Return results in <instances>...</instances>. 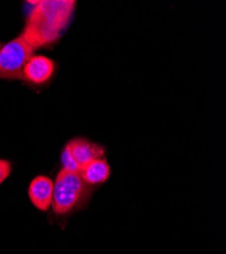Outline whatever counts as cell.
<instances>
[{
  "mask_svg": "<svg viewBox=\"0 0 226 254\" xmlns=\"http://www.w3.org/2000/svg\"><path fill=\"white\" fill-rule=\"evenodd\" d=\"M73 0H42L38 1L29 14L20 34L36 50L50 45L61 36L73 14Z\"/></svg>",
  "mask_w": 226,
  "mask_h": 254,
  "instance_id": "1",
  "label": "cell"
},
{
  "mask_svg": "<svg viewBox=\"0 0 226 254\" xmlns=\"http://www.w3.org/2000/svg\"><path fill=\"white\" fill-rule=\"evenodd\" d=\"M86 185L78 172L63 169L54 182L52 207L57 215H66L80 201Z\"/></svg>",
  "mask_w": 226,
  "mask_h": 254,
  "instance_id": "2",
  "label": "cell"
},
{
  "mask_svg": "<svg viewBox=\"0 0 226 254\" xmlns=\"http://www.w3.org/2000/svg\"><path fill=\"white\" fill-rule=\"evenodd\" d=\"M34 51L22 35L0 48V78L24 79V67Z\"/></svg>",
  "mask_w": 226,
  "mask_h": 254,
  "instance_id": "3",
  "label": "cell"
},
{
  "mask_svg": "<svg viewBox=\"0 0 226 254\" xmlns=\"http://www.w3.org/2000/svg\"><path fill=\"white\" fill-rule=\"evenodd\" d=\"M55 71L54 61L44 55H33L23 70V78L34 84L47 82Z\"/></svg>",
  "mask_w": 226,
  "mask_h": 254,
  "instance_id": "4",
  "label": "cell"
},
{
  "mask_svg": "<svg viewBox=\"0 0 226 254\" xmlns=\"http://www.w3.org/2000/svg\"><path fill=\"white\" fill-rule=\"evenodd\" d=\"M54 182L51 178L40 175L34 178L29 187V197L39 210L47 211L52 206Z\"/></svg>",
  "mask_w": 226,
  "mask_h": 254,
  "instance_id": "5",
  "label": "cell"
},
{
  "mask_svg": "<svg viewBox=\"0 0 226 254\" xmlns=\"http://www.w3.org/2000/svg\"><path fill=\"white\" fill-rule=\"evenodd\" d=\"M66 145L69 147L70 153L79 168L84 167L93 160L105 158L104 147L85 138L72 139Z\"/></svg>",
  "mask_w": 226,
  "mask_h": 254,
  "instance_id": "6",
  "label": "cell"
},
{
  "mask_svg": "<svg viewBox=\"0 0 226 254\" xmlns=\"http://www.w3.org/2000/svg\"><path fill=\"white\" fill-rule=\"evenodd\" d=\"M78 173L85 183L99 184L109 179L111 169L106 159L100 158L81 167Z\"/></svg>",
  "mask_w": 226,
  "mask_h": 254,
  "instance_id": "7",
  "label": "cell"
},
{
  "mask_svg": "<svg viewBox=\"0 0 226 254\" xmlns=\"http://www.w3.org/2000/svg\"><path fill=\"white\" fill-rule=\"evenodd\" d=\"M61 161H62L63 169H66V170L72 171V172H79L80 168L74 161V159L70 153L69 147L67 145H65V147H64L62 156H61Z\"/></svg>",
  "mask_w": 226,
  "mask_h": 254,
  "instance_id": "8",
  "label": "cell"
},
{
  "mask_svg": "<svg viewBox=\"0 0 226 254\" xmlns=\"http://www.w3.org/2000/svg\"><path fill=\"white\" fill-rule=\"evenodd\" d=\"M11 173V164L7 160L0 159V184L3 183Z\"/></svg>",
  "mask_w": 226,
  "mask_h": 254,
  "instance_id": "9",
  "label": "cell"
},
{
  "mask_svg": "<svg viewBox=\"0 0 226 254\" xmlns=\"http://www.w3.org/2000/svg\"><path fill=\"white\" fill-rule=\"evenodd\" d=\"M0 48H1V44H0Z\"/></svg>",
  "mask_w": 226,
  "mask_h": 254,
  "instance_id": "10",
  "label": "cell"
}]
</instances>
